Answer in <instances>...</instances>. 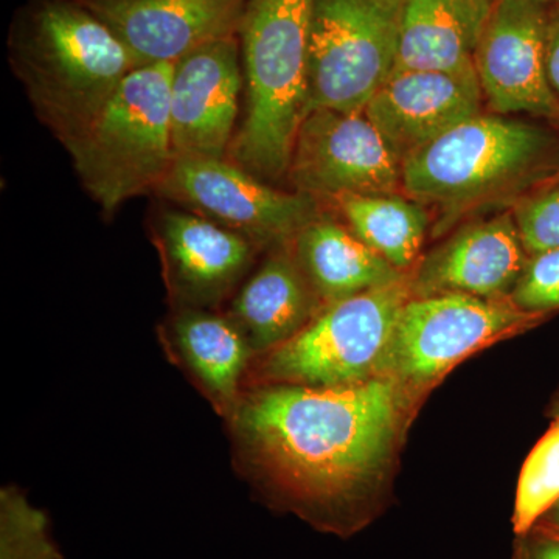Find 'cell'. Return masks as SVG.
Here are the masks:
<instances>
[{
	"label": "cell",
	"mask_w": 559,
	"mask_h": 559,
	"mask_svg": "<svg viewBox=\"0 0 559 559\" xmlns=\"http://www.w3.org/2000/svg\"><path fill=\"white\" fill-rule=\"evenodd\" d=\"M527 261L513 213H506L463 227L430 252L411 282L412 293L498 300L513 290Z\"/></svg>",
	"instance_id": "16"
},
{
	"label": "cell",
	"mask_w": 559,
	"mask_h": 559,
	"mask_svg": "<svg viewBox=\"0 0 559 559\" xmlns=\"http://www.w3.org/2000/svg\"><path fill=\"white\" fill-rule=\"evenodd\" d=\"M546 68L551 90L559 97V13L550 14L547 31Z\"/></svg>",
	"instance_id": "26"
},
{
	"label": "cell",
	"mask_w": 559,
	"mask_h": 559,
	"mask_svg": "<svg viewBox=\"0 0 559 559\" xmlns=\"http://www.w3.org/2000/svg\"><path fill=\"white\" fill-rule=\"evenodd\" d=\"M242 83L238 36L212 40L175 62L170 117L176 159H229Z\"/></svg>",
	"instance_id": "12"
},
{
	"label": "cell",
	"mask_w": 559,
	"mask_h": 559,
	"mask_svg": "<svg viewBox=\"0 0 559 559\" xmlns=\"http://www.w3.org/2000/svg\"><path fill=\"white\" fill-rule=\"evenodd\" d=\"M530 318V312L500 299L412 296L396 323L385 377L411 384L433 380L474 348Z\"/></svg>",
	"instance_id": "10"
},
{
	"label": "cell",
	"mask_w": 559,
	"mask_h": 559,
	"mask_svg": "<svg viewBox=\"0 0 559 559\" xmlns=\"http://www.w3.org/2000/svg\"><path fill=\"white\" fill-rule=\"evenodd\" d=\"M153 238L176 308L205 310L218 304L249 270L257 248L248 238L182 210L160 213Z\"/></svg>",
	"instance_id": "15"
},
{
	"label": "cell",
	"mask_w": 559,
	"mask_h": 559,
	"mask_svg": "<svg viewBox=\"0 0 559 559\" xmlns=\"http://www.w3.org/2000/svg\"><path fill=\"white\" fill-rule=\"evenodd\" d=\"M496 0H403L396 70L474 69Z\"/></svg>",
	"instance_id": "19"
},
{
	"label": "cell",
	"mask_w": 559,
	"mask_h": 559,
	"mask_svg": "<svg viewBox=\"0 0 559 559\" xmlns=\"http://www.w3.org/2000/svg\"><path fill=\"white\" fill-rule=\"evenodd\" d=\"M312 0H248L240 32L246 114L229 160L261 180L288 176L308 109Z\"/></svg>",
	"instance_id": "3"
},
{
	"label": "cell",
	"mask_w": 559,
	"mask_h": 559,
	"mask_svg": "<svg viewBox=\"0 0 559 559\" xmlns=\"http://www.w3.org/2000/svg\"><path fill=\"white\" fill-rule=\"evenodd\" d=\"M173 69L175 62L132 70L86 131L66 148L84 189L105 213L157 191L175 164Z\"/></svg>",
	"instance_id": "4"
},
{
	"label": "cell",
	"mask_w": 559,
	"mask_h": 559,
	"mask_svg": "<svg viewBox=\"0 0 559 559\" xmlns=\"http://www.w3.org/2000/svg\"><path fill=\"white\" fill-rule=\"evenodd\" d=\"M547 514H549V533L559 536V502Z\"/></svg>",
	"instance_id": "28"
},
{
	"label": "cell",
	"mask_w": 559,
	"mask_h": 559,
	"mask_svg": "<svg viewBox=\"0 0 559 559\" xmlns=\"http://www.w3.org/2000/svg\"><path fill=\"white\" fill-rule=\"evenodd\" d=\"M481 98L476 69L396 70L364 114L403 164L463 121L479 116Z\"/></svg>",
	"instance_id": "14"
},
{
	"label": "cell",
	"mask_w": 559,
	"mask_h": 559,
	"mask_svg": "<svg viewBox=\"0 0 559 559\" xmlns=\"http://www.w3.org/2000/svg\"><path fill=\"white\" fill-rule=\"evenodd\" d=\"M524 559H559V536L546 533L525 547Z\"/></svg>",
	"instance_id": "27"
},
{
	"label": "cell",
	"mask_w": 559,
	"mask_h": 559,
	"mask_svg": "<svg viewBox=\"0 0 559 559\" xmlns=\"http://www.w3.org/2000/svg\"><path fill=\"white\" fill-rule=\"evenodd\" d=\"M557 183H559V167L558 170L555 171L549 179H547V186H557Z\"/></svg>",
	"instance_id": "29"
},
{
	"label": "cell",
	"mask_w": 559,
	"mask_h": 559,
	"mask_svg": "<svg viewBox=\"0 0 559 559\" xmlns=\"http://www.w3.org/2000/svg\"><path fill=\"white\" fill-rule=\"evenodd\" d=\"M510 301L525 312L559 307V248L535 253L527 261Z\"/></svg>",
	"instance_id": "24"
},
{
	"label": "cell",
	"mask_w": 559,
	"mask_h": 559,
	"mask_svg": "<svg viewBox=\"0 0 559 559\" xmlns=\"http://www.w3.org/2000/svg\"><path fill=\"white\" fill-rule=\"evenodd\" d=\"M108 25L139 68L176 62L238 36L248 0H76Z\"/></svg>",
	"instance_id": "13"
},
{
	"label": "cell",
	"mask_w": 559,
	"mask_h": 559,
	"mask_svg": "<svg viewBox=\"0 0 559 559\" xmlns=\"http://www.w3.org/2000/svg\"><path fill=\"white\" fill-rule=\"evenodd\" d=\"M513 216L527 253L559 248V183L520 202Z\"/></svg>",
	"instance_id": "25"
},
{
	"label": "cell",
	"mask_w": 559,
	"mask_h": 559,
	"mask_svg": "<svg viewBox=\"0 0 559 559\" xmlns=\"http://www.w3.org/2000/svg\"><path fill=\"white\" fill-rule=\"evenodd\" d=\"M550 13L536 0H496L474 58L481 94L496 112L559 121L546 68Z\"/></svg>",
	"instance_id": "11"
},
{
	"label": "cell",
	"mask_w": 559,
	"mask_h": 559,
	"mask_svg": "<svg viewBox=\"0 0 559 559\" xmlns=\"http://www.w3.org/2000/svg\"><path fill=\"white\" fill-rule=\"evenodd\" d=\"M0 559H62L46 513L16 488L0 495Z\"/></svg>",
	"instance_id": "23"
},
{
	"label": "cell",
	"mask_w": 559,
	"mask_h": 559,
	"mask_svg": "<svg viewBox=\"0 0 559 559\" xmlns=\"http://www.w3.org/2000/svg\"><path fill=\"white\" fill-rule=\"evenodd\" d=\"M289 246L323 307L406 278L348 227L325 215L308 223Z\"/></svg>",
	"instance_id": "20"
},
{
	"label": "cell",
	"mask_w": 559,
	"mask_h": 559,
	"mask_svg": "<svg viewBox=\"0 0 559 559\" xmlns=\"http://www.w3.org/2000/svg\"><path fill=\"white\" fill-rule=\"evenodd\" d=\"M157 193L255 246L290 245L320 215L314 198L274 189L229 159L178 157Z\"/></svg>",
	"instance_id": "8"
},
{
	"label": "cell",
	"mask_w": 559,
	"mask_h": 559,
	"mask_svg": "<svg viewBox=\"0 0 559 559\" xmlns=\"http://www.w3.org/2000/svg\"><path fill=\"white\" fill-rule=\"evenodd\" d=\"M11 68L40 121L68 148L138 62L76 0H27L11 22Z\"/></svg>",
	"instance_id": "2"
},
{
	"label": "cell",
	"mask_w": 559,
	"mask_h": 559,
	"mask_svg": "<svg viewBox=\"0 0 559 559\" xmlns=\"http://www.w3.org/2000/svg\"><path fill=\"white\" fill-rule=\"evenodd\" d=\"M409 280L326 305L299 334L261 358L257 385L336 388L385 377Z\"/></svg>",
	"instance_id": "6"
},
{
	"label": "cell",
	"mask_w": 559,
	"mask_h": 559,
	"mask_svg": "<svg viewBox=\"0 0 559 559\" xmlns=\"http://www.w3.org/2000/svg\"><path fill=\"white\" fill-rule=\"evenodd\" d=\"M360 241L403 272L417 259L429 227L425 205L393 193L347 194L336 200Z\"/></svg>",
	"instance_id": "21"
},
{
	"label": "cell",
	"mask_w": 559,
	"mask_h": 559,
	"mask_svg": "<svg viewBox=\"0 0 559 559\" xmlns=\"http://www.w3.org/2000/svg\"><path fill=\"white\" fill-rule=\"evenodd\" d=\"M162 337L171 358L179 360L215 409L230 417L255 356L238 326L226 314L178 308L165 323Z\"/></svg>",
	"instance_id": "17"
},
{
	"label": "cell",
	"mask_w": 559,
	"mask_h": 559,
	"mask_svg": "<svg viewBox=\"0 0 559 559\" xmlns=\"http://www.w3.org/2000/svg\"><path fill=\"white\" fill-rule=\"evenodd\" d=\"M536 2H540V3H550V2H559V0H536Z\"/></svg>",
	"instance_id": "30"
},
{
	"label": "cell",
	"mask_w": 559,
	"mask_h": 559,
	"mask_svg": "<svg viewBox=\"0 0 559 559\" xmlns=\"http://www.w3.org/2000/svg\"><path fill=\"white\" fill-rule=\"evenodd\" d=\"M403 399L392 377L249 390L229 417L242 473L278 506L344 532L392 454Z\"/></svg>",
	"instance_id": "1"
},
{
	"label": "cell",
	"mask_w": 559,
	"mask_h": 559,
	"mask_svg": "<svg viewBox=\"0 0 559 559\" xmlns=\"http://www.w3.org/2000/svg\"><path fill=\"white\" fill-rule=\"evenodd\" d=\"M403 164L364 112L311 109L300 121L288 178L299 193L340 200L395 193Z\"/></svg>",
	"instance_id": "9"
},
{
	"label": "cell",
	"mask_w": 559,
	"mask_h": 559,
	"mask_svg": "<svg viewBox=\"0 0 559 559\" xmlns=\"http://www.w3.org/2000/svg\"><path fill=\"white\" fill-rule=\"evenodd\" d=\"M550 146L535 124L479 114L407 157L401 186L412 200L455 213L520 189Z\"/></svg>",
	"instance_id": "5"
},
{
	"label": "cell",
	"mask_w": 559,
	"mask_h": 559,
	"mask_svg": "<svg viewBox=\"0 0 559 559\" xmlns=\"http://www.w3.org/2000/svg\"><path fill=\"white\" fill-rule=\"evenodd\" d=\"M322 308L286 245L274 250L245 283L226 316L241 331L253 355L263 356L293 340Z\"/></svg>",
	"instance_id": "18"
},
{
	"label": "cell",
	"mask_w": 559,
	"mask_h": 559,
	"mask_svg": "<svg viewBox=\"0 0 559 559\" xmlns=\"http://www.w3.org/2000/svg\"><path fill=\"white\" fill-rule=\"evenodd\" d=\"M403 0H312L308 110L364 112L396 68Z\"/></svg>",
	"instance_id": "7"
},
{
	"label": "cell",
	"mask_w": 559,
	"mask_h": 559,
	"mask_svg": "<svg viewBox=\"0 0 559 559\" xmlns=\"http://www.w3.org/2000/svg\"><path fill=\"white\" fill-rule=\"evenodd\" d=\"M558 502L559 419L525 460L514 500V533L527 535Z\"/></svg>",
	"instance_id": "22"
}]
</instances>
